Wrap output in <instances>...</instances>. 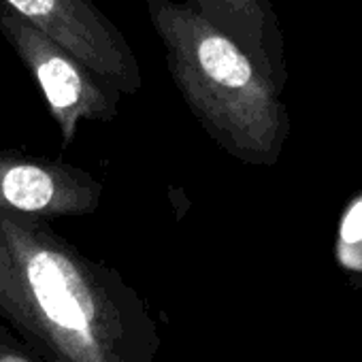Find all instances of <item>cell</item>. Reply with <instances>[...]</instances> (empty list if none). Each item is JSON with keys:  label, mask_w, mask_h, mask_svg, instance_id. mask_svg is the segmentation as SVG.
Listing matches in <instances>:
<instances>
[{"label": "cell", "mask_w": 362, "mask_h": 362, "mask_svg": "<svg viewBox=\"0 0 362 362\" xmlns=\"http://www.w3.org/2000/svg\"><path fill=\"white\" fill-rule=\"evenodd\" d=\"M0 35L41 88L60 130L62 147L75 141L81 122H111L117 117L122 94L5 0H0Z\"/></svg>", "instance_id": "obj_3"}, {"label": "cell", "mask_w": 362, "mask_h": 362, "mask_svg": "<svg viewBox=\"0 0 362 362\" xmlns=\"http://www.w3.org/2000/svg\"><path fill=\"white\" fill-rule=\"evenodd\" d=\"M0 322L43 362H160L141 292L49 220L13 209H0Z\"/></svg>", "instance_id": "obj_1"}, {"label": "cell", "mask_w": 362, "mask_h": 362, "mask_svg": "<svg viewBox=\"0 0 362 362\" xmlns=\"http://www.w3.org/2000/svg\"><path fill=\"white\" fill-rule=\"evenodd\" d=\"M334 254L349 284L362 290V192L347 203L341 216Z\"/></svg>", "instance_id": "obj_7"}, {"label": "cell", "mask_w": 362, "mask_h": 362, "mask_svg": "<svg viewBox=\"0 0 362 362\" xmlns=\"http://www.w3.org/2000/svg\"><path fill=\"white\" fill-rule=\"evenodd\" d=\"M186 5L233 39L271 77L286 83L281 39L267 0H186Z\"/></svg>", "instance_id": "obj_6"}, {"label": "cell", "mask_w": 362, "mask_h": 362, "mask_svg": "<svg viewBox=\"0 0 362 362\" xmlns=\"http://www.w3.org/2000/svg\"><path fill=\"white\" fill-rule=\"evenodd\" d=\"M0 362H43V360L0 322Z\"/></svg>", "instance_id": "obj_8"}, {"label": "cell", "mask_w": 362, "mask_h": 362, "mask_svg": "<svg viewBox=\"0 0 362 362\" xmlns=\"http://www.w3.org/2000/svg\"><path fill=\"white\" fill-rule=\"evenodd\" d=\"M166 69L203 130L235 160L275 166L290 136L284 83L186 3L147 0Z\"/></svg>", "instance_id": "obj_2"}, {"label": "cell", "mask_w": 362, "mask_h": 362, "mask_svg": "<svg viewBox=\"0 0 362 362\" xmlns=\"http://www.w3.org/2000/svg\"><path fill=\"white\" fill-rule=\"evenodd\" d=\"M35 28L69 49L122 96L143 86L141 64L122 30L92 0H5Z\"/></svg>", "instance_id": "obj_4"}, {"label": "cell", "mask_w": 362, "mask_h": 362, "mask_svg": "<svg viewBox=\"0 0 362 362\" xmlns=\"http://www.w3.org/2000/svg\"><path fill=\"white\" fill-rule=\"evenodd\" d=\"M105 188L86 168L60 160L0 149V209L43 220L92 216Z\"/></svg>", "instance_id": "obj_5"}]
</instances>
